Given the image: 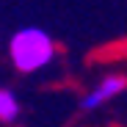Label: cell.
<instances>
[{
  "label": "cell",
  "mask_w": 127,
  "mask_h": 127,
  "mask_svg": "<svg viewBox=\"0 0 127 127\" xmlns=\"http://www.w3.org/2000/svg\"><path fill=\"white\" fill-rule=\"evenodd\" d=\"M124 89H127V77H122V75H111V77H105L94 91H89L86 97H83L80 108H83V111H97V108H102L108 99L119 97Z\"/></svg>",
  "instance_id": "obj_2"
},
{
  "label": "cell",
  "mask_w": 127,
  "mask_h": 127,
  "mask_svg": "<svg viewBox=\"0 0 127 127\" xmlns=\"http://www.w3.org/2000/svg\"><path fill=\"white\" fill-rule=\"evenodd\" d=\"M8 58L19 72H39L55 58V41L41 28H22L8 41Z\"/></svg>",
  "instance_id": "obj_1"
},
{
  "label": "cell",
  "mask_w": 127,
  "mask_h": 127,
  "mask_svg": "<svg viewBox=\"0 0 127 127\" xmlns=\"http://www.w3.org/2000/svg\"><path fill=\"white\" fill-rule=\"evenodd\" d=\"M19 116V99L14 97V91L0 89V122H14Z\"/></svg>",
  "instance_id": "obj_3"
}]
</instances>
